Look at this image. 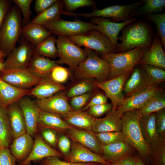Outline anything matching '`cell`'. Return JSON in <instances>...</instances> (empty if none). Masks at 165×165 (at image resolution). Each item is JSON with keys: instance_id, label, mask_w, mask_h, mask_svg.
<instances>
[{"instance_id": "d4e9b609", "label": "cell", "mask_w": 165, "mask_h": 165, "mask_svg": "<svg viewBox=\"0 0 165 165\" xmlns=\"http://www.w3.org/2000/svg\"><path fill=\"white\" fill-rule=\"evenodd\" d=\"M132 72L130 77L126 81L123 89L126 95L129 96L151 86L142 67L134 68Z\"/></svg>"}, {"instance_id": "7402d4cb", "label": "cell", "mask_w": 165, "mask_h": 165, "mask_svg": "<svg viewBox=\"0 0 165 165\" xmlns=\"http://www.w3.org/2000/svg\"><path fill=\"white\" fill-rule=\"evenodd\" d=\"M102 156L110 163L117 162L130 156L135 149L126 141L119 142L102 146Z\"/></svg>"}, {"instance_id": "6da1fadb", "label": "cell", "mask_w": 165, "mask_h": 165, "mask_svg": "<svg viewBox=\"0 0 165 165\" xmlns=\"http://www.w3.org/2000/svg\"><path fill=\"white\" fill-rule=\"evenodd\" d=\"M140 118L136 110L122 114L121 131L126 141L144 158L150 156L151 151L150 146L145 140L141 130Z\"/></svg>"}, {"instance_id": "7c38bea8", "label": "cell", "mask_w": 165, "mask_h": 165, "mask_svg": "<svg viewBox=\"0 0 165 165\" xmlns=\"http://www.w3.org/2000/svg\"><path fill=\"white\" fill-rule=\"evenodd\" d=\"M1 72L0 77L3 81L20 89H28L36 86L41 79L27 68L4 69Z\"/></svg>"}, {"instance_id": "2e32d148", "label": "cell", "mask_w": 165, "mask_h": 165, "mask_svg": "<svg viewBox=\"0 0 165 165\" xmlns=\"http://www.w3.org/2000/svg\"><path fill=\"white\" fill-rule=\"evenodd\" d=\"M64 133L72 141L78 142L94 152L102 156V146L91 130L72 127L66 130Z\"/></svg>"}, {"instance_id": "91938a15", "label": "cell", "mask_w": 165, "mask_h": 165, "mask_svg": "<svg viewBox=\"0 0 165 165\" xmlns=\"http://www.w3.org/2000/svg\"><path fill=\"white\" fill-rule=\"evenodd\" d=\"M135 165H145L143 162L140 160H136Z\"/></svg>"}, {"instance_id": "e575fe53", "label": "cell", "mask_w": 165, "mask_h": 165, "mask_svg": "<svg viewBox=\"0 0 165 165\" xmlns=\"http://www.w3.org/2000/svg\"><path fill=\"white\" fill-rule=\"evenodd\" d=\"M13 138L6 109L0 108V148H8Z\"/></svg>"}, {"instance_id": "277c9868", "label": "cell", "mask_w": 165, "mask_h": 165, "mask_svg": "<svg viewBox=\"0 0 165 165\" xmlns=\"http://www.w3.org/2000/svg\"><path fill=\"white\" fill-rule=\"evenodd\" d=\"M18 7L13 6L6 16L0 29V49L6 55L15 47L21 32V21Z\"/></svg>"}, {"instance_id": "e7e4bbea", "label": "cell", "mask_w": 165, "mask_h": 165, "mask_svg": "<svg viewBox=\"0 0 165 165\" xmlns=\"http://www.w3.org/2000/svg\"><path fill=\"white\" fill-rule=\"evenodd\" d=\"M101 163H99L97 165H101ZM103 165H105V164H103Z\"/></svg>"}, {"instance_id": "f546056e", "label": "cell", "mask_w": 165, "mask_h": 165, "mask_svg": "<svg viewBox=\"0 0 165 165\" xmlns=\"http://www.w3.org/2000/svg\"><path fill=\"white\" fill-rule=\"evenodd\" d=\"M57 65L55 61L34 55L27 68L35 75L42 79L48 77L52 69Z\"/></svg>"}, {"instance_id": "b9f144b4", "label": "cell", "mask_w": 165, "mask_h": 165, "mask_svg": "<svg viewBox=\"0 0 165 165\" xmlns=\"http://www.w3.org/2000/svg\"><path fill=\"white\" fill-rule=\"evenodd\" d=\"M146 18L156 25L162 46L165 48V13L147 14Z\"/></svg>"}, {"instance_id": "836d02e7", "label": "cell", "mask_w": 165, "mask_h": 165, "mask_svg": "<svg viewBox=\"0 0 165 165\" xmlns=\"http://www.w3.org/2000/svg\"><path fill=\"white\" fill-rule=\"evenodd\" d=\"M165 107V96L162 90L153 95L136 111L140 117L155 113L164 108Z\"/></svg>"}, {"instance_id": "d590c367", "label": "cell", "mask_w": 165, "mask_h": 165, "mask_svg": "<svg viewBox=\"0 0 165 165\" xmlns=\"http://www.w3.org/2000/svg\"><path fill=\"white\" fill-rule=\"evenodd\" d=\"M57 38L52 34L43 42L34 46V55L55 58L57 56Z\"/></svg>"}, {"instance_id": "3957f363", "label": "cell", "mask_w": 165, "mask_h": 165, "mask_svg": "<svg viewBox=\"0 0 165 165\" xmlns=\"http://www.w3.org/2000/svg\"><path fill=\"white\" fill-rule=\"evenodd\" d=\"M148 48L140 47L122 53H111L102 55L110 67L109 79L131 73Z\"/></svg>"}, {"instance_id": "8fae6325", "label": "cell", "mask_w": 165, "mask_h": 165, "mask_svg": "<svg viewBox=\"0 0 165 165\" xmlns=\"http://www.w3.org/2000/svg\"><path fill=\"white\" fill-rule=\"evenodd\" d=\"M130 73H126L102 82L95 81L96 87L103 90L105 95L112 102V110H116L125 98L123 93V87Z\"/></svg>"}, {"instance_id": "7a4b0ae2", "label": "cell", "mask_w": 165, "mask_h": 165, "mask_svg": "<svg viewBox=\"0 0 165 165\" xmlns=\"http://www.w3.org/2000/svg\"><path fill=\"white\" fill-rule=\"evenodd\" d=\"M121 31V35L118 38L121 42L116 46V52H124L140 47L149 48L151 45L150 31L144 22L129 24Z\"/></svg>"}, {"instance_id": "ac0fdd59", "label": "cell", "mask_w": 165, "mask_h": 165, "mask_svg": "<svg viewBox=\"0 0 165 165\" xmlns=\"http://www.w3.org/2000/svg\"><path fill=\"white\" fill-rule=\"evenodd\" d=\"M18 104L24 116L26 132L32 137L37 130L40 109L35 102L26 96L21 99Z\"/></svg>"}, {"instance_id": "52a82bcc", "label": "cell", "mask_w": 165, "mask_h": 165, "mask_svg": "<svg viewBox=\"0 0 165 165\" xmlns=\"http://www.w3.org/2000/svg\"><path fill=\"white\" fill-rule=\"evenodd\" d=\"M144 1L128 5H116L106 7L101 9L96 8L88 13H75L68 12L67 16H83L86 18L93 17L109 18L113 22L122 20L124 21L131 18L133 12L141 6Z\"/></svg>"}, {"instance_id": "7dc6e473", "label": "cell", "mask_w": 165, "mask_h": 165, "mask_svg": "<svg viewBox=\"0 0 165 165\" xmlns=\"http://www.w3.org/2000/svg\"><path fill=\"white\" fill-rule=\"evenodd\" d=\"M112 104L106 103L92 106L87 109V112L90 115L95 118L101 116L108 112L112 110Z\"/></svg>"}, {"instance_id": "d6986e66", "label": "cell", "mask_w": 165, "mask_h": 165, "mask_svg": "<svg viewBox=\"0 0 165 165\" xmlns=\"http://www.w3.org/2000/svg\"><path fill=\"white\" fill-rule=\"evenodd\" d=\"M62 156L61 153L47 144L42 137L37 135L35 137L33 147L30 154L25 160L20 162L18 165H29L32 161L51 156L59 158Z\"/></svg>"}, {"instance_id": "f1b7e54d", "label": "cell", "mask_w": 165, "mask_h": 165, "mask_svg": "<svg viewBox=\"0 0 165 165\" xmlns=\"http://www.w3.org/2000/svg\"><path fill=\"white\" fill-rule=\"evenodd\" d=\"M40 112L38 127L41 126L42 129L50 128L57 132L63 133L66 130L73 127L65 122L60 115L47 112L40 109Z\"/></svg>"}, {"instance_id": "11a10c76", "label": "cell", "mask_w": 165, "mask_h": 165, "mask_svg": "<svg viewBox=\"0 0 165 165\" xmlns=\"http://www.w3.org/2000/svg\"><path fill=\"white\" fill-rule=\"evenodd\" d=\"M57 0H36L35 1L34 9L39 14L43 12Z\"/></svg>"}, {"instance_id": "ffe728a7", "label": "cell", "mask_w": 165, "mask_h": 165, "mask_svg": "<svg viewBox=\"0 0 165 165\" xmlns=\"http://www.w3.org/2000/svg\"><path fill=\"white\" fill-rule=\"evenodd\" d=\"M122 115L112 109L105 117L95 119L92 130L95 133L121 131Z\"/></svg>"}, {"instance_id": "30bf717a", "label": "cell", "mask_w": 165, "mask_h": 165, "mask_svg": "<svg viewBox=\"0 0 165 165\" xmlns=\"http://www.w3.org/2000/svg\"><path fill=\"white\" fill-rule=\"evenodd\" d=\"M34 46L24 38L20 45L8 54L4 62L5 69L27 68L34 55Z\"/></svg>"}, {"instance_id": "bcb514c9", "label": "cell", "mask_w": 165, "mask_h": 165, "mask_svg": "<svg viewBox=\"0 0 165 165\" xmlns=\"http://www.w3.org/2000/svg\"><path fill=\"white\" fill-rule=\"evenodd\" d=\"M32 0H14L13 2L20 9L23 16L22 26L31 22L30 8Z\"/></svg>"}, {"instance_id": "1f68e13d", "label": "cell", "mask_w": 165, "mask_h": 165, "mask_svg": "<svg viewBox=\"0 0 165 165\" xmlns=\"http://www.w3.org/2000/svg\"><path fill=\"white\" fill-rule=\"evenodd\" d=\"M140 125L144 137L149 145L158 140L156 112L140 117Z\"/></svg>"}, {"instance_id": "9c48e42d", "label": "cell", "mask_w": 165, "mask_h": 165, "mask_svg": "<svg viewBox=\"0 0 165 165\" xmlns=\"http://www.w3.org/2000/svg\"><path fill=\"white\" fill-rule=\"evenodd\" d=\"M42 26L52 34L68 37L85 34L94 30V24L78 20H66L60 17Z\"/></svg>"}, {"instance_id": "60d3db41", "label": "cell", "mask_w": 165, "mask_h": 165, "mask_svg": "<svg viewBox=\"0 0 165 165\" xmlns=\"http://www.w3.org/2000/svg\"><path fill=\"white\" fill-rule=\"evenodd\" d=\"M95 135L102 146L119 142L126 141L121 131L95 133Z\"/></svg>"}, {"instance_id": "ee69618b", "label": "cell", "mask_w": 165, "mask_h": 165, "mask_svg": "<svg viewBox=\"0 0 165 165\" xmlns=\"http://www.w3.org/2000/svg\"><path fill=\"white\" fill-rule=\"evenodd\" d=\"M64 6H65L67 12L72 13L76 9L83 7L94 6L96 2L92 0H62Z\"/></svg>"}, {"instance_id": "f907efd6", "label": "cell", "mask_w": 165, "mask_h": 165, "mask_svg": "<svg viewBox=\"0 0 165 165\" xmlns=\"http://www.w3.org/2000/svg\"><path fill=\"white\" fill-rule=\"evenodd\" d=\"M156 123L159 137L165 136V110L164 108L156 112Z\"/></svg>"}, {"instance_id": "4dcf8cb0", "label": "cell", "mask_w": 165, "mask_h": 165, "mask_svg": "<svg viewBox=\"0 0 165 165\" xmlns=\"http://www.w3.org/2000/svg\"><path fill=\"white\" fill-rule=\"evenodd\" d=\"M21 33L24 38L34 46L39 44L52 34L42 25L31 22L22 26Z\"/></svg>"}, {"instance_id": "f5cc1de1", "label": "cell", "mask_w": 165, "mask_h": 165, "mask_svg": "<svg viewBox=\"0 0 165 165\" xmlns=\"http://www.w3.org/2000/svg\"><path fill=\"white\" fill-rule=\"evenodd\" d=\"M57 143L59 148L64 156L68 155L71 146L70 139L65 134H62L59 137Z\"/></svg>"}, {"instance_id": "cb8c5ba5", "label": "cell", "mask_w": 165, "mask_h": 165, "mask_svg": "<svg viewBox=\"0 0 165 165\" xmlns=\"http://www.w3.org/2000/svg\"><path fill=\"white\" fill-rule=\"evenodd\" d=\"M10 146V152L20 162L25 160L31 152L34 145L32 136L27 132L14 138Z\"/></svg>"}, {"instance_id": "603a6c76", "label": "cell", "mask_w": 165, "mask_h": 165, "mask_svg": "<svg viewBox=\"0 0 165 165\" xmlns=\"http://www.w3.org/2000/svg\"><path fill=\"white\" fill-rule=\"evenodd\" d=\"M30 90L17 88L3 81L0 77V99L2 106L6 109L28 95Z\"/></svg>"}, {"instance_id": "8992f818", "label": "cell", "mask_w": 165, "mask_h": 165, "mask_svg": "<svg viewBox=\"0 0 165 165\" xmlns=\"http://www.w3.org/2000/svg\"><path fill=\"white\" fill-rule=\"evenodd\" d=\"M56 45L59 60L58 64H66L69 70L74 71L78 65L87 58L85 50L76 45L67 37L57 35Z\"/></svg>"}, {"instance_id": "680465c9", "label": "cell", "mask_w": 165, "mask_h": 165, "mask_svg": "<svg viewBox=\"0 0 165 165\" xmlns=\"http://www.w3.org/2000/svg\"><path fill=\"white\" fill-rule=\"evenodd\" d=\"M5 67L4 63L2 62L0 60V71L1 72L4 70L5 69Z\"/></svg>"}, {"instance_id": "94428289", "label": "cell", "mask_w": 165, "mask_h": 165, "mask_svg": "<svg viewBox=\"0 0 165 165\" xmlns=\"http://www.w3.org/2000/svg\"><path fill=\"white\" fill-rule=\"evenodd\" d=\"M6 55L3 52V51L0 49V58L4 57Z\"/></svg>"}, {"instance_id": "db71d44e", "label": "cell", "mask_w": 165, "mask_h": 165, "mask_svg": "<svg viewBox=\"0 0 165 165\" xmlns=\"http://www.w3.org/2000/svg\"><path fill=\"white\" fill-rule=\"evenodd\" d=\"M108 97L102 94H97L94 96L86 105L81 110L85 111L90 107L107 103Z\"/></svg>"}, {"instance_id": "c3c4849f", "label": "cell", "mask_w": 165, "mask_h": 165, "mask_svg": "<svg viewBox=\"0 0 165 165\" xmlns=\"http://www.w3.org/2000/svg\"><path fill=\"white\" fill-rule=\"evenodd\" d=\"M57 132L56 130L51 128L42 129L41 132L42 137L50 146L55 147L58 142Z\"/></svg>"}, {"instance_id": "4fadbf2b", "label": "cell", "mask_w": 165, "mask_h": 165, "mask_svg": "<svg viewBox=\"0 0 165 165\" xmlns=\"http://www.w3.org/2000/svg\"><path fill=\"white\" fill-rule=\"evenodd\" d=\"M158 85L149 86L125 98L116 110L122 115L124 113L140 108L152 97L162 90Z\"/></svg>"}, {"instance_id": "816d5d0a", "label": "cell", "mask_w": 165, "mask_h": 165, "mask_svg": "<svg viewBox=\"0 0 165 165\" xmlns=\"http://www.w3.org/2000/svg\"><path fill=\"white\" fill-rule=\"evenodd\" d=\"M16 160L8 148H0V165H16Z\"/></svg>"}, {"instance_id": "4316f807", "label": "cell", "mask_w": 165, "mask_h": 165, "mask_svg": "<svg viewBox=\"0 0 165 165\" xmlns=\"http://www.w3.org/2000/svg\"><path fill=\"white\" fill-rule=\"evenodd\" d=\"M65 87L51 80L48 76L41 79L39 83L30 91L28 96H31L37 99H42L51 97Z\"/></svg>"}, {"instance_id": "5bb4252c", "label": "cell", "mask_w": 165, "mask_h": 165, "mask_svg": "<svg viewBox=\"0 0 165 165\" xmlns=\"http://www.w3.org/2000/svg\"><path fill=\"white\" fill-rule=\"evenodd\" d=\"M91 18V22L94 24V30L108 37L116 49L118 44V35L120 31L135 20L134 18H131L122 23H116L108 18L93 17Z\"/></svg>"}, {"instance_id": "ba28073f", "label": "cell", "mask_w": 165, "mask_h": 165, "mask_svg": "<svg viewBox=\"0 0 165 165\" xmlns=\"http://www.w3.org/2000/svg\"><path fill=\"white\" fill-rule=\"evenodd\" d=\"M68 38L79 47L84 46L102 55L116 52V49L110 40L106 36L94 30L85 34Z\"/></svg>"}, {"instance_id": "f35d334b", "label": "cell", "mask_w": 165, "mask_h": 165, "mask_svg": "<svg viewBox=\"0 0 165 165\" xmlns=\"http://www.w3.org/2000/svg\"><path fill=\"white\" fill-rule=\"evenodd\" d=\"M93 79V78L83 79L71 88L67 92L66 96L72 98L92 91L96 87L94 84L95 81Z\"/></svg>"}, {"instance_id": "be15d7a7", "label": "cell", "mask_w": 165, "mask_h": 165, "mask_svg": "<svg viewBox=\"0 0 165 165\" xmlns=\"http://www.w3.org/2000/svg\"><path fill=\"white\" fill-rule=\"evenodd\" d=\"M2 107V103L0 99V108Z\"/></svg>"}, {"instance_id": "681fc988", "label": "cell", "mask_w": 165, "mask_h": 165, "mask_svg": "<svg viewBox=\"0 0 165 165\" xmlns=\"http://www.w3.org/2000/svg\"><path fill=\"white\" fill-rule=\"evenodd\" d=\"M42 163L44 165H97L99 163H72L61 160L58 157L55 156L44 158Z\"/></svg>"}, {"instance_id": "6f0895ef", "label": "cell", "mask_w": 165, "mask_h": 165, "mask_svg": "<svg viewBox=\"0 0 165 165\" xmlns=\"http://www.w3.org/2000/svg\"><path fill=\"white\" fill-rule=\"evenodd\" d=\"M136 161L133 157L130 156L117 162L119 165H135Z\"/></svg>"}, {"instance_id": "e0dca14e", "label": "cell", "mask_w": 165, "mask_h": 165, "mask_svg": "<svg viewBox=\"0 0 165 165\" xmlns=\"http://www.w3.org/2000/svg\"><path fill=\"white\" fill-rule=\"evenodd\" d=\"M35 102L40 109L61 115L73 110L68 103L67 97L63 93H57L44 99H36Z\"/></svg>"}, {"instance_id": "6125c7cd", "label": "cell", "mask_w": 165, "mask_h": 165, "mask_svg": "<svg viewBox=\"0 0 165 165\" xmlns=\"http://www.w3.org/2000/svg\"><path fill=\"white\" fill-rule=\"evenodd\" d=\"M109 165H119L117 162L110 163Z\"/></svg>"}, {"instance_id": "7bdbcfd3", "label": "cell", "mask_w": 165, "mask_h": 165, "mask_svg": "<svg viewBox=\"0 0 165 165\" xmlns=\"http://www.w3.org/2000/svg\"><path fill=\"white\" fill-rule=\"evenodd\" d=\"M69 69L58 65L52 69L48 77L53 82L61 84L69 78L70 75Z\"/></svg>"}, {"instance_id": "9f6ffc18", "label": "cell", "mask_w": 165, "mask_h": 165, "mask_svg": "<svg viewBox=\"0 0 165 165\" xmlns=\"http://www.w3.org/2000/svg\"><path fill=\"white\" fill-rule=\"evenodd\" d=\"M9 4L8 1L0 0V29L6 15Z\"/></svg>"}, {"instance_id": "5b68a950", "label": "cell", "mask_w": 165, "mask_h": 165, "mask_svg": "<svg viewBox=\"0 0 165 165\" xmlns=\"http://www.w3.org/2000/svg\"><path fill=\"white\" fill-rule=\"evenodd\" d=\"M84 49L87 57L74 71L76 78L78 79L95 78L96 81L99 82L107 80L110 73L108 64L94 50L86 47Z\"/></svg>"}, {"instance_id": "83f0119b", "label": "cell", "mask_w": 165, "mask_h": 165, "mask_svg": "<svg viewBox=\"0 0 165 165\" xmlns=\"http://www.w3.org/2000/svg\"><path fill=\"white\" fill-rule=\"evenodd\" d=\"M67 123L74 127L82 129L91 130L95 118L87 112L72 110L67 113L61 115Z\"/></svg>"}, {"instance_id": "484cf974", "label": "cell", "mask_w": 165, "mask_h": 165, "mask_svg": "<svg viewBox=\"0 0 165 165\" xmlns=\"http://www.w3.org/2000/svg\"><path fill=\"white\" fill-rule=\"evenodd\" d=\"M6 111L13 138L26 133L24 116L18 102L9 105Z\"/></svg>"}, {"instance_id": "8d00e7d4", "label": "cell", "mask_w": 165, "mask_h": 165, "mask_svg": "<svg viewBox=\"0 0 165 165\" xmlns=\"http://www.w3.org/2000/svg\"><path fill=\"white\" fill-rule=\"evenodd\" d=\"M144 4L132 13V16L142 14L155 13L162 11L165 7V0H146Z\"/></svg>"}, {"instance_id": "9a60e30c", "label": "cell", "mask_w": 165, "mask_h": 165, "mask_svg": "<svg viewBox=\"0 0 165 165\" xmlns=\"http://www.w3.org/2000/svg\"><path fill=\"white\" fill-rule=\"evenodd\" d=\"M64 160L72 163H96L106 165L110 163L103 157L77 142H71L70 152L68 155L64 156Z\"/></svg>"}, {"instance_id": "d6a6232c", "label": "cell", "mask_w": 165, "mask_h": 165, "mask_svg": "<svg viewBox=\"0 0 165 165\" xmlns=\"http://www.w3.org/2000/svg\"><path fill=\"white\" fill-rule=\"evenodd\" d=\"M64 5L63 1L58 0L42 13L38 14L31 22L43 25L60 17L62 14Z\"/></svg>"}, {"instance_id": "ab89813d", "label": "cell", "mask_w": 165, "mask_h": 165, "mask_svg": "<svg viewBox=\"0 0 165 165\" xmlns=\"http://www.w3.org/2000/svg\"><path fill=\"white\" fill-rule=\"evenodd\" d=\"M151 145V154H152L156 163L158 165H165V136L159 137Z\"/></svg>"}, {"instance_id": "f6af8a7d", "label": "cell", "mask_w": 165, "mask_h": 165, "mask_svg": "<svg viewBox=\"0 0 165 165\" xmlns=\"http://www.w3.org/2000/svg\"><path fill=\"white\" fill-rule=\"evenodd\" d=\"M92 91L85 94L75 96L70 100V106L73 110H81L86 105L87 101L92 95Z\"/></svg>"}, {"instance_id": "74e56055", "label": "cell", "mask_w": 165, "mask_h": 165, "mask_svg": "<svg viewBox=\"0 0 165 165\" xmlns=\"http://www.w3.org/2000/svg\"><path fill=\"white\" fill-rule=\"evenodd\" d=\"M141 65L147 77L150 86L159 85L165 81V70L149 65Z\"/></svg>"}, {"instance_id": "44dd1931", "label": "cell", "mask_w": 165, "mask_h": 165, "mask_svg": "<svg viewBox=\"0 0 165 165\" xmlns=\"http://www.w3.org/2000/svg\"><path fill=\"white\" fill-rule=\"evenodd\" d=\"M160 40L155 38L151 46L139 61V64L157 67L165 70V54Z\"/></svg>"}]
</instances>
